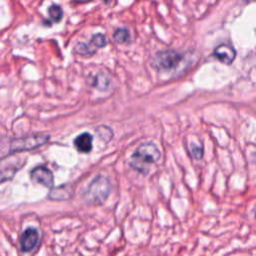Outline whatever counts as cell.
<instances>
[{
    "label": "cell",
    "instance_id": "obj_9",
    "mask_svg": "<svg viewBox=\"0 0 256 256\" xmlns=\"http://www.w3.org/2000/svg\"><path fill=\"white\" fill-rule=\"evenodd\" d=\"M74 193V189L72 185L70 184H62L57 187L51 188L48 197L51 200H57V201H63L68 200L72 198Z\"/></svg>",
    "mask_w": 256,
    "mask_h": 256
},
{
    "label": "cell",
    "instance_id": "obj_6",
    "mask_svg": "<svg viewBox=\"0 0 256 256\" xmlns=\"http://www.w3.org/2000/svg\"><path fill=\"white\" fill-rule=\"evenodd\" d=\"M30 178L34 183L46 188H53L54 176L50 169L45 166H36L30 171Z\"/></svg>",
    "mask_w": 256,
    "mask_h": 256
},
{
    "label": "cell",
    "instance_id": "obj_8",
    "mask_svg": "<svg viewBox=\"0 0 256 256\" xmlns=\"http://www.w3.org/2000/svg\"><path fill=\"white\" fill-rule=\"evenodd\" d=\"M213 55L221 63L225 65H230L235 60L236 50L233 48V46L229 44H220L214 49Z\"/></svg>",
    "mask_w": 256,
    "mask_h": 256
},
{
    "label": "cell",
    "instance_id": "obj_14",
    "mask_svg": "<svg viewBox=\"0 0 256 256\" xmlns=\"http://www.w3.org/2000/svg\"><path fill=\"white\" fill-rule=\"evenodd\" d=\"M108 44V40L107 37L102 34V33H97L94 34L92 36V38L90 39V45L93 46L94 49H98V48H103Z\"/></svg>",
    "mask_w": 256,
    "mask_h": 256
},
{
    "label": "cell",
    "instance_id": "obj_4",
    "mask_svg": "<svg viewBox=\"0 0 256 256\" xmlns=\"http://www.w3.org/2000/svg\"><path fill=\"white\" fill-rule=\"evenodd\" d=\"M184 60L182 54L169 49L157 52L152 58V66L159 71L175 70Z\"/></svg>",
    "mask_w": 256,
    "mask_h": 256
},
{
    "label": "cell",
    "instance_id": "obj_5",
    "mask_svg": "<svg viewBox=\"0 0 256 256\" xmlns=\"http://www.w3.org/2000/svg\"><path fill=\"white\" fill-rule=\"evenodd\" d=\"M24 163L25 160L12 154L0 159V184L12 179Z\"/></svg>",
    "mask_w": 256,
    "mask_h": 256
},
{
    "label": "cell",
    "instance_id": "obj_16",
    "mask_svg": "<svg viewBox=\"0 0 256 256\" xmlns=\"http://www.w3.org/2000/svg\"><path fill=\"white\" fill-rule=\"evenodd\" d=\"M113 37L117 43H120V44L125 43L129 39V30L125 27L117 28L113 34Z\"/></svg>",
    "mask_w": 256,
    "mask_h": 256
},
{
    "label": "cell",
    "instance_id": "obj_13",
    "mask_svg": "<svg viewBox=\"0 0 256 256\" xmlns=\"http://www.w3.org/2000/svg\"><path fill=\"white\" fill-rule=\"evenodd\" d=\"M95 131H96V134L98 135V137L104 142H109L113 137V131L108 126H105V125L98 126Z\"/></svg>",
    "mask_w": 256,
    "mask_h": 256
},
{
    "label": "cell",
    "instance_id": "obj_7",
    "mask_svg": "<svg viewBox=\"0 0 256 256\" xmlns=\"http://www.w3.org/2000/svg\"><path fill=\"white\" fill-rule=\"evenodd\" d=\"M19 242H20V249L22 252H24V253L31 252L32 250H34L36 248V246L39 243L38 230L34 227L26 228L22 232V234L19 238Z\"/></svg>",
    "mask_w": 256,
    "mask_h": 256
},
{
    "label": "cell",
    "instance_id": "obj_11",
    "mask_svg": "<svg viewBox=\"0 0 256 256\" xmlns=\"http://www.w3.org/2000/svg\"><path fill=\"white\" fill-rule=\"evenodd\" d=\"M92 85L97 88L98 90L100 91H104V90H107L109 85H110V81L108 79V77L103 74V73H99L95 76L94 80H93V83Z\"/></svg>",
    "mask_w": 256,
    "mask_h": 256
},
{
    "label": "cell",
    "instance_id": "obj_3",
    "mask_svg": "<svg viewBox=\"0 0 256 256\" xmlns=\"http://www.w3.org/2000/svg\"><path fill=\"white\" fill-rule=\"evenodd\" d=\"M49 139H50V136L48 134H40V133L13 138L9 144V154L36 149L44 145L45 143H47Z\"/></svg>",
    "mask_w": 256,
    "mask_h": 256
},
{
    "label": "cell",
    "instance_id": "obj_15",
    "mask_svg": "<svg viewBox=\"0 0 256 256\" xmlns=\"http://www.w3.org/2000/svg\"><path fill=\"white\" fill-rule=\"evenodd\" d=\"M74 51L81 56H92L96 52V50L84 42H78L74 47Z\"/></svg>",
    "mask_w": 256,
    "mask_h": 256
},
{
    "label": "cell",
    "instance_id": "obj_10",
    "mask_svg": "<svg viewBox=\"0 0 256 256\" xmlns=\"http://www.w3.org/2000/svg\"><path fill=\"white\" fill-rule=\"evenodd\" d=\"M92 143L93 136L88 132H83L74 139V146L81 153H89L93 148Z\"/></svg>",
    "mask_w": 256,
    "mask_h": 256
},
{
    "label": "cell",
    "instance_id": "obj_17",
    "mask_svg": "<svg viewBox=\"0 0 256 256\" xmlns=\"http://www.w3.org/2000/svg\"><path fill=\"white\" fill-rule=\"evenodd\" d=\"M190 152H191V155L193 156L194 159H196V160H201L202 157H203V153H204L203 146H202V145H197V144L192 143V144L190 145Z\"/></svg>",
    "mask_w": 256,
    "mask_h": 256
},
{
    "label": "cell",
    "instance_id": "obj_2",
    "mask_svg": "<svg viewBox=\"0 0 256 256\" xmlns=\"http://www.w3.org/2000/svg\"><path fill=\"white\" fill-rule=\"evenodd\" d=\"M111 188L110 180L106 176L97 175L84 192V200L89 205H101L110 195Z\"/></svg>",
    "mask_w": 256,
    "mask_h": 256
},
{
    "label": "cell",
    "instance_id": "obj_12",
    "mask_svg": "<svg viewBox=\"0 0 256 256\" xmlns=\"http://www.w3.org/2000/svg\"><path fill=\"white\" fill-rule=\"evenodd\" d=\"M48 14H49V17L50 19L53 21V22H60L63 18V10L62 8L58 5V4H51L48 9Z\"/></svg>",
    "mask_w": 256,
    "mask_h": 256
},
{
    "label": "cell",
    "instance_id": "obj_1",
    "mask_svg": "<svg viewBox=\"0 0 256 256\" xmlns=\"http://www.w3.org/2000/svg\"><path fill=\"white\" fill-rule=\"evenodd\" d=\"M161 157L159 148L152 142L140 144L130 159V166L139 173L146 175L149 172L150 165L156 163Z\"/></svg>",
    "mask_w": 256,
    "mask_h": 256
}]
</instances>
